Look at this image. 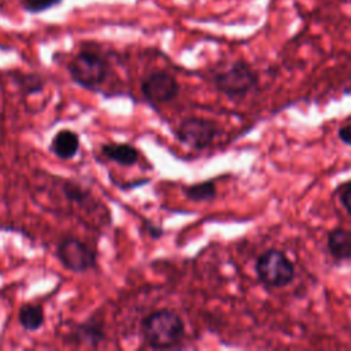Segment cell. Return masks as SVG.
<instances>
[{
    "mask_svg": "<svg viewBox=\"0 0 351 351\" xmlns=\"http://www.w3.org/2000/svg\"><path fill=\"white\" fill-rule=\"evenodd\" d=\"M144 340L152 348H170L178 344L185 333L181 317L167 308L148 314L141 324Z\"/></svg>",
    "mask_w": 351,
    "mask_h": 351,
    "instance_id": "1",
    "label": "cell"
},
{
    "mask_svg": "<svg viewBox=\"0 0 351 351\" xmlns=\"http://www.w3.org/2000/svg\"><path fill=\"white\" fill-rule=\"evenodd\" d=\"M67 71L73 82L92 90L104 82L108 74V63L100 53L84 49L69 62Z\"/></svg>",
    "mask_w": 351,
    "mask_h": 351,
    "instance_id": "2",
    "label": "cell"
},
{
    "mask_svg": "<svg viewBox=\"0 0 351 351\" xmlns=\"http://www.w3.org/2000/svg\"><path fill=\"white\" fill-rule=\"evenodd\" d=\"M259 280L269 287H285L295 277V266L288 256L280 250H266L262 252L255 265Z\"/></svg>",
    "mask_w": 351,
    "mask_h": 351,
    "instance_id": "3",
    "label": "cell"
},
{
    "mask_svg": "<svg viewBox=\"0 0 351 351\" xmlns=\"http://www.w3.org/2000/svg\"><path fill=\"white\" fill-rule=\"evenodd\" d=\"M256 84L258 75L245 62H236L214 77L215 88L228 97L243 96Z\"/></svg>",
    "mask_w": 351,
    "mask_h": 351,
    "instance_id": "4",
    "label": "cell"
},
{
    "mask_svg": "<svg viewBox=\"0 0 351 351\" xmlns=\"http://www.w3.org/2000/svg\"><path fill=\"white\" fill-rule=\"evenodd\" d=\"M56 256L66 269L74 273H84L96 266L95 251L73 236L60 240L56 247Z\"/></svg>",
    "mask_w": 351,
    "mask_h": 351,
    "instance_id": "5",
    "label": "cell"
},
{
    "mask_svg": "<svg viewBox=\"0 0 351 351\" xmlns=\"http://www.w3.org/2000/svg\"><path fill=\"white\" fill-rule=\"evenodd\" d=\"M217 134L218 128L213 121L197 117L185 119L177 132L178 140L193 149H204L214 141Z\"/></svg>",
    "mask_w": 351,
    "mask_h": 351,
    "instance_id": "6",
    "label": "cell"
},
{
    "mask_svg": "<svg viewBox=\"0 0 351 351\" xmlns=\"http://www.w3.org/2000/svg\"><path fill=\"white\" fill-rule=\"evenodd\" d=\"M141 90L147 100L152 103H166L177 97L180 85L171 74L154 71L141 82Z\"/></svg>",
    "mask_w": 351,
    "mask_h": 351,
    "instance_id": "7",
    "label": "cell"
},
{
    "mask_svg": "<svg viewBox=\"0 0 351 351\" xmlns=\"http://www.w3.org/2000/svg\"><path fill=\"white\" fill-rule=\"evenodd\" d=\"M106 335L100 322L95 319L85 321L78 324L66 337L69 343H74L77 346H88V347H97Z\"/></svg>",
    "mask_w": 351,
    "mask_h": 351,
    "instance_id": "8",
    "label": "cell"
},
{
    "mask_svg": "<svg viewBox=\"0 0 351 351\" xmlns=\"http://www.w3.org/2000/svg\"><path fill=\"white\" fill-rule=\"evenodd\" d=\"M49 151L63 160L73 159L80 151V136L71 129H60L52 137Z\"/></svg>",
    "mask_w": 351,
    "mask_h": 351,
    "instance_id": "9",
    "label": "cell"
},
{
    "mask_svg": "<svg viewBox=\"0 0 351 351\" xmlns=\"http://www.w3.org/2000/svg\"><path fill=\"white\" fill-rule=\"evenodd\" d=\"M328 248L337 261L351 259V230L337 228L328 234Z\"/></svg>",
    "mask_w": 351,
    "mask_h": 351,
    "instance_id": "10",
    "label": "cell"
},
{
    "mask_svg": "<svg viewBox=\"0 0 351 351\" xmlns=\"http://www.w3.org/2000/svg\"><path fill=\"white\" fill-rule=\"evenodd\" d=\"M101 154L121 165V166H133L137 160H138V151L130 145V144H114V143H108V144H103L101 145Z\"/></svg>",
    "mask_w": 351,
    "mask_h": 351,
    "instance_id": "11",
    "label": "cell"
},
{
    "mask_svg": "<svg viewBox=\"0 0 351 351\" xmlns=\"http://www.w3.org/2000/svg\"><path fill=\"white\" fill-rule=\"evenodd\" d=\"M18 321L25 330L34 332L44 324V310L38 304L25 303L18 310Z\"/></svg>",
    "mask_w": 351,
    "mask_h": 351,
    "instance_id": "12",
    "label": "cell"
},
{
    "mask_svg": "<svg viewBox=\"0 0 351 351\" xmlns=\"http://www.w3.org/2000/svg\"><path fill=\"white\" fill-rule=\"evenodd\" d=\"M184 193L193 202H207L215 197L217 188L213 181H204L189 185L188 188H185Z\"/></svg>",
    "mask_w": 351,
    "mask_h": 351,
    "instance_id": "13",
    "label": "cell"
},
{
    "mask_svg": "<svg viewBox=\"0 0 351 351\" xmlns=\"http://www.w3.org/2000/svg\"><path fill=\"white\" fill-rule=\"evenodd\" d=\"M62 192L64 195V199L70 203L85 204L89 199V191H86L74 181H64L62 185Z\"/></svg>",
    "mask_w": 351,
    "mask_h": 351,
    "instance_id": "14",
    "label": "cell"
},
{
    "mask_svg": "<svg viewBox=\"0 0 351 351\" xmlns=\"http://www.w3.org/2000/svg\"><path fill=\"white\" fill-rule=\"evenodd\" d=\"M15 84L27 96L40 93L44 88L43 80L38 75H32V74H22L15 77Z\"/></svg>",
    "mask_w": 351,
    "mask_h": 351,
    "instance_id": "15",
    "label": "cell"
},
{
    "mask_svg": "<svg viewBox=\"0 0 351 351\" xmlns=\"http://www.w3.org/2000/svg\"><path fill=\"white\" fill-rule=\"evenodd\" d=\"M62 3V0H21V5L25 11L32 14H38L52 7H56Z\"/></svg>",
    "mask_w": 351,
    "mask_h": 351,
    "instance_id": "16",
    "label": "cell"
},
{
    "mask_svg": "<svg viewBox=\"0 0 351 351\" xmlns=\"http://www.w3.org/2000/svg\"><path fill=\"white\" fill-rule=\"evenodd\" d=\"M340 200H341V204L344 206V208L351 214V182H348L344 186V189L341 191Z\"/></svg>",
    "mask_w": 351,
    "mask_h": 351,
    "instance_id": "17",
    "label": "cell"
},
{
    "mask_svg": "<svg viewBox=\"0 0 351 351\" xmlns=\"http://www.w3.org/2000/svg\"><path fill=\"white\" fill-rule=\"evenodd\" d=\"M339 138L347 144V145H351V123L350 125H346V126H341L339 129Z\"/></svg>",
    "mask_w": 351,
    "mask_h": 351,
    "instance_id": "18",
    "label": "cell"
}]
</instances>
